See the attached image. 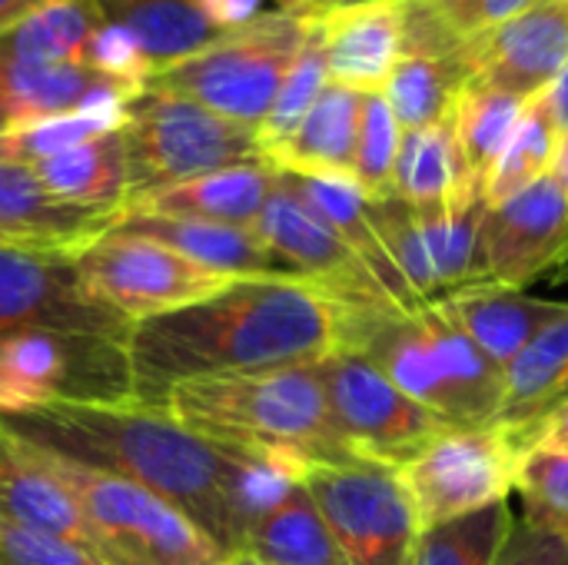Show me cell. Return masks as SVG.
Returning <instances> with one entry per match:
<instances>
[{
	"mask_svg": "<svg viewBox=\"0 0 568 565\" xmlns=\"http://www.w3.org/2000/svg\"><path fill=\"white\" fill-rule=\"evenodd\" d=\"M568 383V313L549 323L506 370L503 423L536 420Z\"/></svg>",
	"mask_w": 568,
	"mask_h": 565,
	"instance_id": "35",
	"label": "cell"
},
{
	"mask_svg": "<svg viewBox=\"0 0 568 565\" xmlns=\"http://www.w3.org/2000/svg\"><path fill=\"white\" fill-rule=\"evenodd\" d=\"M536 0H403L406 50L459 53Z\"/></svg>",
	"mask_w": 568,
	"mask_h": 565,
	"instance_id": "34",
	"label": "cell"
},
{
	"mask_svg": "<svg viewBox=\"0 0 568 565\" xmlns=\"http://www.w3.org/2000/svg\"><path fill=\"white\" fill-rule=\"evenodd\" d=\"M236 556H250L260 565H349L303 480L290 483L250 526Z\"/></svg>",
	"mask_w": 568,
	"mask_h": 565,
	"instance_id": "26",
	"label": "cell"
},
{
	"mask_svg": "<svg viewBox=\"0 0 568 565\" xmlns=\"http://www.w3.org/2000/svg\"><path fill=\"white\" fill-rule=\"evenodd\" d=\"M503 373L516 356L562 313L568 303L526 296L506 286H463L443 300H433Z\"/></svg>",
	"mask_w": 568,
	"mask_h": 565,
	"instance_id": "22",
	"label": "cell"
},
{
	"mask_svg": "<svg viewBox=\"0 0 568 565\" xmlns=\"http://www.w3.org/2000/svg\"><path fill=\"white\" fill-rule=\"evenodd\" d=\"M103 133H110V130H103L97 120H90L83 113H60V117L33 120V123H13V127L0 130V160L33 167L47 157H57V153H63L77 143H87L93 137H103Z\"/></svg>",
	"mask_w": 568,
	"mask_h": 565,
	"instance_id": "41",
	"label": "cell"
},
{
	"mask_svg": "<svg viewBox=\"0 0 568 565\" xmlns=\"http://www.w3.org/2000/svg\"><path fill=\"white\" fill-rule=\"evenodd\" d=\"M110 77L87 63H27L0 57V113L7 127L77 113L90 90Z\"/></svg>",
	"mask_w": 568,
	"mask_h": 565,
	"instance_id": "31",
	"label": "cell"
},
{
	"mask_svg": "<svg viewBox=\"0 0 568 565\" xmlns=\"http://www.w3.org/2000/svg\"><path fill=\"white\" fill-rule=\"evenodd\" d=\"M186 430L303 473L313 463L359 460L339 436L313 366L176 383L163 406Z\"/></svg>",
	"mask_w": 568,
	"mask_h": 565,
	"instance_id": "3",
	"label": "cell"
},
{
	"mask_svg": "<svg viewBox=\"0 0 568 565\" xmlns=\"http://www.w3.org/2000/svg\"><path fill=\"white\" fill-rule=\"evenodd\" d=\"M83 63L90 70L103 73V77H110V80L133 83V87H146L156 77V70H153L146 50L140 47V40L126 27L110 23V20H103L90 33V40L83 47Z\"/></svg>",
	"mask_w": 568,
	"mask_h": 565,
	"instance_id": "42",
	"label": "cell"
},
{
	"mask_svg": "<svg viewBox=\"0 0 568 565\" xmlns=\"http://www.w3.org/2000/svg\"><path fill=\"white\" fill-rule=\"evenodd\" d=\"M77 256L0 246V336L63 330L126 340L130 323L93 303L77 276Z\"/></svg>",
	"mask_w": 568,
	"mask_h": 565,
	"instance_id": "15",
	"label": "cell"
},
{
	"mask_svg": "<svg viewBox=\"0 0 568 565\" xmlns=\"http://www.w3.org/2000/svg\"><path fill=\"white\" fill-rule=\"evenodd\" d=\"M273 7H276V10H303L306 0H273Z\"/></svg>",
	"mask_w": 568,
	"mask_h": 565,
	"instance_id": "51",
	"label": "cell"
},
{
	"mask_svg": "<svg viewBox=\"0 0 568 565\" xmlns=\"http://www.w3.org/2000/svg\"><path fill=\"white\" fill-rule=\"evenodd\" d=\"M303 33L306 17L300 10H273L256 23L226 33L213 47L160 70L150 83L233 123L260 130L303 43Z\"/></svg>",
	"mask_w": 568,
	"mask_h": 565,
	"instance_id": "7",
	"label": "cell"
},
{
	"mask_svg": "<svg viewBox=\"0 0 568 565\" xmlns=\"http://www.w3.org/2000/svg\"><path fill=\"white\" fill-rule=\"evenodd\" d=\"M513 523L509 503H499L473 516L429 526L419 533L413 565H493Z\"/></svg>",
	"mask_w": 568,
	"mask_h": 565,
	"instance_id": "37",
	"label": "cell"
},
{
	"mask_svg": "<svg viewBox=\"0 0 568 565\" xmlns=\"http://www.w3.org/2000/svg\"><path fill=\"white\" fill-rule=\"evenodd\" d=\"M536 100V107L549 117V123L559 130V137L568 133V67L542 90V93H536L532 97Z\"/></svg>",
	"mask_w": 568,
	"mask_h": 565,
	"instance_id": "47",
	"label": "cell"
},
{
	"mask_svg": "<svg viewBox=\"0 0 568 565\" xmlns=\"http://www.w3.org/2000/svg\"><path fill=\"white\" fill-rule=\"evenodd\" d=\"M516 493L523 496V519L529 526L568 536V456L526 450Z\"/></svg>",
	"mask_w": 568,
	"mask_h": 565,
	"instance_id": "40",
	"label": "cell"
},
{
	"mask_svg": "<svg viewBox=\"0 0 568 565\" xmlns=\"http://www.w3.org/2000/svg\"><path fill=\"white\" fill-rule=\"evenodd\" d=\"M280 180L320 216L326 220L346 243L349 250L366 263V270L376 276V283L386 290V296L393 300L396 310H419L426 303L416 300V293L406 286V280L399 276L386 240L379 233L376 213H373V200L356 186V180H343V176H300V173H283Z\"/></svg>",
	"mask_w": 568,
	"mask_h": 565,
	"instance_id": "23",
	"label": "cell"
},
{
	"mask_svg": "<svg viewBox=\"0 0 568 565\" xmlns=\"http://www.w3.org/2000/svg\"><path fill=\"white\" fill-rule=\"evenodd\" d=\"M73 263L83 293L130 326L200 303L233 283L163 243L120 230L80 250Z\"/></svg>",
	"mask_w": 568,
	"mask_h": 565,
	"instance_id": "12",
	"label": "cell"
},
{
	"mask_svg": "<svg viewBox=\"0 0 568 565\" xmlns=\"http://www.w3.org/2000/svg\"><path fill=\"white\" fill-rule=\"evenodd\" d=\"M483 210L486 203L413 206L393 196L373 200L386 250L419 303L473 286Z\"/></svg>",
	"mask_w": 568,
	"mask_h": 565,
	"instance_id": "13",
	"label": "cell"
},
{
	"mask_svg": "<svg viewBox=\"0 0 568 565\" xmlns=\"http://www.w3.org/2000/svg\"><path fill=\"white\" fill-rule=\"evenodd\" d=\"M568 253V196L552 173L486 206L476 240L473 286L523 290Z\"/></svg>",
	"mask_w": 568,
	"mask_h": 565,
	"instance_id": "14",
	"label": "cell"
},
{
	"mask_svg": "<svg viewBox=\"0 0 568 565\" xmlns=\"http://www.w3.org/2000/svg\"><path fill=\"white\" fill-rule=\"evenodd\" d=\"M200 7V13L220 27L223 33H233V30H243L250 23H256L260 17L273 13V0H193Z\"/></svg>",
	"mask_w": 568,
	"mask_h": 565,
	"instance_id": "45",
	"label": "cell"
},
{
	"mask_svg": "<svg viewBox=\"0 0 568 565\" xmlns=\"http://www.w3.org/2000/svg\"><path fill=\"white\" fill-rule=\"evenodd\" d=\"M103 23L93 0H43L0 33V57L27 63H83L90 33Z\"/></svg>",
	"mask_w": 568,
	"mask_h": 565,
	"instance_id": "32",
	"label": "cell"
},
{
	"mask_svg": "<svg viewBox=\"0 0 568 565\" xmlns=\"http://www.w3.org/2000/svg\"><path fill=\"white\" fill-rule=\"evenodd\" d=\"M273 190H276V167L266 160H253L166 186L123 213H156V216L230 223V226H256Z\"/></svg>",
	"mask_w": 568,
	"mask_h": 565,
	"instance_id": "24",
	"label": "cell"
},
{
	"mask_svg": "<svg viewBox=\"0 0 568 565\" xmlns=\"http://www.w3.org/2000/svg\"><path fill=\"white\" fill-rule=\"evenodd\" d=\"M552 280H568V256L556 266V273H552Z\"/></svg>",
	"mask_w": 568,
	"mask_h": 565,
	"instance_id": "53",
	"label": "cell"
},
{
	"mask_svg": "<svg viewBox=\"0 0 568 565\" xmlns=\"http://www.w3.org/2000/svg\"><path fill=\"white\" fill-rule=\"evenodd\" d=\"M3 127H7V117H3V113H0V130H3Z\"/></svg>",
	"mask_w": 568,
	"mask_h": 565,
	"instance_id": "55",
	"label": "cell"
},
{
	"mask_svg": "<svg viewBox=\"0 0 568 565\" xmlns=\"http://www.w3.org/2000/svg\"><path fill=\"white\" fill-rule=\"evenodd\" d=\"M566 400H568V383L562 386V390H559V393H556V400H552V403H549L546 410H552V406H559V403H566ZM546 410H542V413H546Z\"/></svg>",
	"mask_w": 568,
	"mask_h": 565,
	"instance_id": "52",
	"label": "cell"
},
{
	"mask_svg": "<svg viewBox=\"0 0 568 565\" xmlns=\"http://www.w3.org/2000/svg\"><path fill=\"white\" fill-rule=\"evenodd\" d=\"M556 147H559V130L536 107V100H529V107H526L516 133L509 137L506 150L499 153L496 167L486 176L483 203L486 206H496V203L516 196L519 190L532 186L536 180H542L552 170Z\"/></svg>",
	"mask_w": 568,
	"mask_h": 565,
	"instance_id": "38",
	"label": "cell"
},
{
	"mask_svg": "<svg viewBox=\"0 0 568 565\" xmlns=\"http://www.w3.org/2000/svg\"><path fill=\"white\" fill-rule=\"evenodd\" d=\"M526 450L529 440L519 423L496 420L483 426L446 430L433 446L399 470L419 526L429 529L509 503Z\"/></svg>",
	"mask_w": 568,
	"mask_h": 565,
	"instance_id": "9",
	"label": "cell"
},
{
	"mask_svg": "<svg viewBox=\"0 0 568 565\" xmlns=\"http://www.w3.org/2000/svg\"><path fill=\"white\" fill-rule=\"evenodd\" d=\"M0 516L43 536L77 543L110 563L106 546L53 460L0 426Z\"/></svg>",
	"mask_w": 568,
	"mask_h": 565,
	"instance_id": "18",
	"label": "cell"
},
{
	"mask_svg": "<svg viewBox=\"0 0 568 565\" xmlns=\"http://www.w3.org/2000/svg\"><path fill=\"white\" fill-rule=\"evenodd\" d=\"M303 17H306L303 43L280 83V93H276L266 120L256 130L266 160L276 147H283L296 133V127L306 120V113L313 110L320 93L329 87V70H326V53H323V27L316 17H310V13H303Z\"/></svg>",
	"mask_w": 568,
	"mask_h": 565,
	"instance_id": "36",
	"label": "cell"
},
{
	"mask_svg": "<svg viewBox=\"0 0 568 565\" xmlns=\"http://www.w3.org/2000/svg\"><path fill=\"white\" fill-rule=\"evenodd\" d=\"M226 565H260V563H253L250 556H230V559H226Z\"/></svg>",
	"mask_w": 568,
	"mask_h": 565,
	"instance_id": "54",
	"label": "cell"
},
{
	"mask_svg": "<svg viewBox=\"0 0 568 565\" xmlns=\"http://www.w3.org/2000/svg\"><path fill=\"white\" fill-rule=\"evenodd\" d=\"M552 176H556V183L566 190L568 196V133L559 137V147H556V160H552V170H549Z\"/></svg>",
	"mask_w": 568,
	"mask_h": 565,
	"instance_id": "50",
	"label": "cell"
},
{
	"mask_svg": "<svg viewBox=\"0 0 568 565\" xmlns=\"http://www.w3.org/2000/svg\"><path fill=\"white\" fill-rule=\"evenodd\" d=\"M266 246L300 276L336 300L363 303V306H393L386 290L376 283V276L366 270V263L349 250V243L320 220L283 180L276 170V190L270 193L256 226H253ZM396 310V306H393Z\"/></svg>",
	"mask_w": 568,
	"mask_h": 565,
	"instance_id": "16",
	"label": "cell"
},
{
	"mask_svg": "<svg viewBox=\"0 0 568 565\" xmlns=\"http://www.w3.org/2000/svg\"><path fill=\"white\" fill-rule=\"evenodd\" d=\"M43 0H0V33L7 27H13L23 13H30L33 7H40Z\"/></svg>",
	"mask_w": 568,
	"mask_h": 565,
	"instance_id": "49",
	"label": "cell"
},
{
	"mask_svg": "<svg viewBox=\"0 0 568 565\" xmlns=\"http://www.w3.org/2000/svg\"><path fill=\"white\" fill-rule=\"evenodd\" d=\"M459 60L469 83L532 100L568 67V0H536L463 47Z\"/></svg>",
	"mask_w": 568,
	"mask_h": 565,
	"instance_id": "17",
	"label": "cell"
},
{
	"mask_svg": "<svg viewBox=\"0 0 568 565\" xmlns=\"http://www.w3.org/2000/svg\"><path fill=\"white\" fill-rule=\"evenodd\" d=\"M526 430L529 450H546V453H559L568 456V400L539 413L529 423H519Z\"/></svg>",
	"mask_w": 568,
	"mask_h": 565,
	"instance_id": "46",
	"label": "cell"
},
{
	"mask_svg": "<svg viewBox=\"0 0 568 565\" xmlns=\"http://www.w3.org/2000/svg\"><path fill=\"white\" fill-rule=\"evenodd\" d=\"M0 565H110L90 549L33 533L0 516Z\"/></svg>",
	"mask_w": 568,
	"mask_h": 565,
	"instance_id": "43",
	"label": "cell"
},
{
	"mask_svg": "<svg viewBox=\"0 0 568 565\" xmlns=\"http://www.w3.org/2000/svg\"><path fill=\"white\" fill-rule=\"evenodd\" d=\"M389 196L413 203V206L483 203L466 186L449 120L423 127V130H403Z\"/></svg>",
	"mask_w": 568,
	"mask_h": 565,
	"instance_id": "30",
	"label": "cell"
},
{
	"mask_svg": "<svg viewBox=\"0 0 568 565\" xmlns=\"http://www.w3.org/2000/svg\"><path fill=\"white\" fill-rule=\"evenodd\" d=\"M493 565H568V536L529 526L526 519L513 523Z\"/></svg>",
	"mask_w": 568,
	"mask_h": 565,
	"instance_id": "44",
	"label": "cell"
},
{
	"mask_svg": "<svg viewBox=\"0 0 568 565\" xmlns=\"http://www.w3.org/2000/svg\"><path fill=\"white\" fill-rule=\"evenodd\" d=\"M333 423L346 446L369 463L403 470L446 430L443 416L403 393L363 353L339 346L316 363Z\"/></svg>",
	"mask_w": 568,
	"mask_h": 565,
	"instance_id": "11",
	"label": "cell"
},
{
	"mask_svg": "<svg viewBox=\"0 0 568 565\" xmlns=\"http://www.w3.org/2000/svg\"><path fill=\"white\" fill-rule=\"evenodd\" d=\"M100 17L126 27L146 50L153 70H166L226 33L213 27L193 0H93Z\"/></svg>",
	"mask_w": 568,
	"mask_h": 565,
	"instance_id": "28",
	"label": "cell"
},
{
	"mask_svg": "<svg viewBox=\"0 0 568 565\" xmlns=\"http://www.w3.org/2000/svg\"><path fill=\"white\" fill-rule=\"evenodd\" d=\"M316 500L349 565H413L419 516L399 480V470L349 460L313 463L300 473Z\"/></svg>",
	"mask_w": 568,
	"mask_h": 565,
	"instance_id": "10",
	"label": "cell"
},
{
	"mask_svg": "<svg viewBox=\"0 0 568 565\" xmlns=\"http://www.w3.org/2000/svg\"><path fill=\"white\" fill-rule=\"evenodd\" d=\"M113 230L163 243L180 256L230 280H300L253 226L156 216V213H123Z\"/></svg>",
	"mask_w": 568,
	"mask_h": 565,
	"instance_id": "21",
	"label": "cell"
},
{
	"mask_svg": "<svg viewBox=\"0 0 568 565\" xmlns=\"http://www.w3.org/2000/svg\"><path fill=\"white\" fill-rule=\"evenodd\" d=\"M343 346L363 353L449 426H483L503 416L506 373L436 303L419 310L356 303Z\"/></svg>",
	"mask_w": 568,
	"mask_h": 565,
	"instance_id": "4",
	"label": "cell"
},
{
	"mask_svg": "<svg viewBox=\"0 0 568 565\" xmlns=\"http://www.w3.org/2000/svg\"><path fill=\"white\" fill-rule=\"evenodd\" d=\"M323 27V53L329 83L356 93H383L406 53L403 0L366 3L316 17Z\"/></svg>",
	"mask_w": 568,
	"mask_h": 565,
	"instance_id": "20",
	"label": "cell"
},
{
	"mask_svg": "<svg viewBox=\"0 0 568 565\" xmlns=\"http://www.w3.org/2000/svg\"><path fill=\"white\" fill-rule=\"evenodd\" d=\"M0 426L43 453L140 483L186 513L230 556L240 553L250 526L300 480V470L213 443L160 406L70 403L0 416Z\"/></svg>",
	"mask_w": 568,
	"mask_h": 565,
	"instance_id": "1",
	"label": "cell"
},
{
	"mask_svg": "<svg viewBox=\"0 0 568 565\" xmlns=\"http://www.w3.org/2000/svg\"><path fill=\"white\" fill-rule=\"evenodd\" d=\"M33 173L57 200L110 213L116 220L130 196L123 133H103L87 143H77L57 157L33 163Z\"/></svg>",
	"mask_w": 568,
	"mask_h": 565,
	"instance_id": "27",
	"label": "cell"
},
{
	"mask_svg": "<svg viewBox=\"0 0 568 565\" xmlns=\"http://www.w3.org/2000/svg\"><path fill=\"white\" fill-rule=\"evenodd\" d=\"M526 107L529 100L493 90V87H479V83H466L463 93L456 97L449 127H453L463 176L473 196L483 200L486 176L496 167L499 153L506 150L509 137L516 133Z\"/></svg>",
	"mask_w": 568,
	"mask_h": 565,
	"instance_id": "29",
	"label": "cell"
},
{
	"mask_svg": "<svg viewBox=\"0 0 568 565\" xmlns=\"http://www.w3.org/2000/svg\"><path fill=\"white\" fill-rule=\"evenodd\" d=\"M366 3H383V0H306V7L300 13L310 17H323V13H336V10H353V7H366Z\"/></svg>",
	"mask_w": 568,
	"mask_h": 565,
	"instance_id": "48",
	"label": "cell"
},
{
	"mask_svg": "<svg viewBox=\"0 0 568 565\" xmlns=\"http://www.w3.org/2000/svg\"><path fill=\"white\" fill-rule=\"evenodd\" d=\"M116 226V216L57 200L23 163L0 160V246L77 256Z\"/></svg>",
	"mask_w": 568,
	"mask_h": 565,
	"instance_id": "19",
	"label": "cell"
},
{
	"mask_svg": "<svg viewBox=\"0 0 568 565\" xmlns=\"http://www.w3.org/2000/svg\"><path fill=\"white\" fill-rule=\"evenodd\" d=\"M353 306L310 280H233L200 303L133 323V403L163 406L190 380L313 366L346 343Z\"/></svg>",
	"mask_w": 568,
	"mask_h": 565,
	"instance_id": "2",
	"label": "cell"
},
{
	"mask_svg": "<svg viewBox=\"0 0 568 565\" xmlns=\"http://www.w3.org/2000/svg\"><path fill=\"white\" fill-rule=\"evenodd\" d=\"M120 133L130 173V196L123 210L183 180L236 163L266 160L256 130L233 123L156 83H146L130 100Z\"/></svg>",
	"mask_w": 568,
	"mask_h": 565,
	"instance_id": "5",
	"label": "cell"
},
{
	"mask_svg": "<svg viewBox=\"0 0 568 565\" xmlns=\"http://www.w3.org/2000/svg\"><path fill=\"white\" fill-rule=\"evenodd\" d=\"M469 83L459 53L406 50L396 63L383 97L393 107L403 130H423L449 120L456 97Z\"/></svg>",
	"mask_w": 568,
	"mask_h": 565,
	"instance_id": "33",
	"label": "cell"
},
{
	"mask_svg": "<svg viewBox=\"0 0 568 565\" xmlns=\"http://www.w3.org/2000/svg\"><path fill=\"white\" fill-rule=\"evenodd\" d=\"M47 456L100 533L110 565H226L230 559L186 513L140 483Z\"/></svg>",
	"mask_w": 568,
	"mask_h": 565,
	"instance_id": "8",
	"label": "cell"
},
{
	"mask_svg": "<svg viewBox=\"0 0 568 565\" xmlns=\"http://www.w3.org/2000/svg\"><path fill=\"white\" fill-rule=\"evenodd\" d=\"M363 93L329 83L296 133L270 153V163L300 176H343L353 180L356 133H359Z\"/></svg>",
	"mask_w": 568,
	"mask_h": 565,
	"instance_id": "25",
	"label": "cell"
},
{
	"mask_svg": "<svg viewBox=\"0 0 568 565\" xmlns=\"http://www.w3.org/2000/svg\"><path fill=\"white\" fill-rule=\"evenodd\" d=\"M70 403H133L126 340L63 330L0 336V416Z\"/></svg>",
	"mask_w": 568,
	"mask_h": 565,
	"instance_id": "6",
	"label": "cell"
},
{
	"mask_svg": "<svg viewBox=\"0 0 568 565\" xmlns=\"http://www.w3.org/2000/svg\"><path fill=\"white\" fill-rule=\"evenodd\" d=\"M403 143V127L383 93H363L353 180L369 200H386L393 186V170Z\"/></svg>",
	"mask_w": 568,
	"mask_h": 565,
	"instance_id": "39",
	"label": "cell"
}]
</instances>
